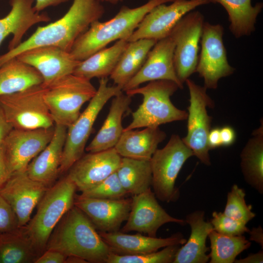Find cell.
<instances>
[{"instance_id": "1", "label": "cell", "mask_w": 263, "mask_h": 263, "mask_svg": "<svg viewBox=\"0 0 263 263\" xmlns=\"http://www.w3.org/2000/svg\"><path fill=\"white\" fill-rule=\"evenodd\" d=\"M104 13V6L97 0H74L62 17L38 27L28 38L0 55V67L20 53L37 47L52 45L70 52L75 40Z\"/></svg>"}, {"instance_id": "2", "label": "cell", "mask_w": 263, "mask_h": 263, "mask_svg": "<svg viewBox=\"0 0 263 263\" xmlns=\"http://www.w3.org/2000/svg\"><path fill=\"white\" fill-rule=\"evenodd\" d=\"M87 215L75 205L51 234L46 249L76 256L87 263H106L112 252Z\"/></svg>"}, {"instance_id": "3", "label": "cell", "mask_w": 263, "mask_h": 263, "mask_svg": "<svg viewBox=\"0 0 263 263\" xmlns=\"http://www.w3.org/2000/svg\"><path fill=\"white\" fill-rule=\"evenodd\" d=\"M174 0H149L135 7H121L117 14L109 20L93 22L74 43L70 53L81 61L113 41L128 40L145 15L153 7Z\"/></svg>"}, {"instance_id": "4", "label": "cell", "mask_w": 263, "mask_h": 263, "mask_svg": "<svg viewBox=\"0 0 263 263\" xmlns=\"http://www.w3.org/2000/svg\"><path fill=\"white\" fill-rule=\"evenodd\" d=\"M180 89L174 82L169 80L150 81L147 85L128 90L130 96L141 94L142 103L132 113V121L123 131L139 128L159 127L161 125L186 120L188 113L176 107L170 100Z\"/></svg>"}, {"instance_id": "5", "label": "cell", "mask_w": 263, "mask_h": 263, "mask_svg": "<svg viewBox=\"0 0 263 263\" xmlns=\"http://www.w3.org/2000/svg\"><path fill=\"white\" fill-rule=\"evenodd\" d=\"M76 189L75 184L67 176L49 187L38 204L36 214L24 226L40 253L46 248L57 224L74 206Z\"/></svg>"}, {"instance_id": "6", "label": "cell", "mask_w": 263, "mask_h": 263, "mask_svg": "<svg viewBox=\"0 0 263 263\" xmlns=\"http://www.w3.org/2000/svg\"><path fill=\"white\" fill-rule=\"evenodd\" d=\"M96 90L90 80L73 74L45 88L44 98L54 123L68 128L77 118L83 105L94 97Z\"/></svg>"}, {"instance_id": "7", "label": "cell", "mask_w": 263, "mask_h": 263, "mask_svg": "<svg viewBox=\"0 0 263 263\" xmlns=\"http://www.w3.org/2000/svg\"><path fill=\"white\" fill-rule=\"evenodd\" d=\"M107 77L100 78L99 86L85 110L67 128L59 173L65 172L83 154L94 122L107 101L122 93L117 85L108 86Z\"/></svg>"}, {"instance_id": "8", "label": "cell", "mask_w": 263, "mask_h": 263, "mask_svg": "<svg viewBox=\"0 0 263 263\" xmlns=\"http://www.w3.org/2000/svg\"><path fill=\"white\" fill-rule=\"evenodd\" d=\"M193 155L192 150L177 134H172L164 148L155 150L150 161L151 186L156 198L167 203L178 199L177 177L185 162Z\"/></svg>"}, {"instance_id": "9", "label": "cell", "mask_w": 263, "mask_h": 263, "mask_svg": "<svg viewBox=\"0 0 263 263\" xmlns=\"http://www.w3.org/2000/svg\"><path fill=\"white\" fill-rule=\"evenodd\" d=\"M42 84L15 93L0 95V106L13 129L34 130L54 127L45 102Z\"/></svg>"}, {"instance_id": "10", "label": "cell", "mask_w": 263, "mask_h": 263, "mask_svg": "<svg viewBox=\"0 0 263 263\" xmlns=\"http://www.w3.org/2000/svg\"><path fill=\"white\" fill-rule=\"evenodd\" d=\"M189 93V106L188 108L187 134L182 138L202 163L210 166L208 136L211 130L212 118L207 108H213V101L208 95L207 89L195 83L189 78L186 80Z\"/></svg>"}, {"instance_id": "11", "label": "cell", "mask_w": 263, "mask_h": 263, "mask_svg": "<svg viewBox=\"0 0 263 263\" xmlns=\"http://www.w3.org/2000/svg\"><path fill=\"white\" fill-rule=\"evenodd\" d=\"M204 22L202 13L190 11L177 23L169 35L174 44L173 61L175 72L182 84L196 72Z\"/></svg>"}, {"instance_id": "12", "label": "cell", "mask_w": 263, "mask_h": 263, "mask_svg": "<svg viewBox=\"0 0 263 263\" xmlns=\"http://www.w3.org/2000/svg\"><path fill=\"white\" fill-rule=\"evenodd\" d=\"M224 33L222 25L204 22L196 72L203 78L204 86L207 89H216L221 78L231 75L235 71L228 61Z\"/></svg>"}, {"instance_id": "13", "label": "cell", "mask_w": 263, "mask_h": 263, "mask_svg": "<svg viewBox=\"0 0 263 263\" xmlns=\"http://www.w3.org/2000/svg\"><path fill=\"white\" fill-rule=\"evenodd\" d=\"M210 3L209 0H174L169 5H158L145 15L127 41L162 39L169 35L185 15L198 6Z\"/></svg>"}, {"instance_id": "14", "label": "cell", "mask_w": 263, "mask_h": 263, "mask_svg": "<svg viewBox=\"0 0 263 263\" xmlns=\"http://www.w3.org/2000/svg\"><path fill=\"white\" fill-rule=\"evenodd\" d=\"M54 126L34 130L12 129L2 143L12 173L26 170L30 162L48 144Z\"/></svg>"}, {"instance_id": "15", "label": "cell", "mask_w": 263, "mask_h": 263, "mask_svg": "<svg viewBox=\"0 0 263 263\" xmlns=\"http://www.w3.org/2000/svg\"><path fill=\"white\" fill-rule=\"evenodd\" d=\"M126 223L121 229L124 233L136 231L156 237L163 225L174 223L185 225V220L170 215L158 203L153 191L149 188L132 196L130 211Z\"/></svg>"}, {"instance_id": "16", "label": "cell", "mask_w": 263, "mask_h": 263, "mask_svg": "<svg viewBox=\"0 0 263 263\" xmlns=\"http://www.w3.org/2000/svg\"><path fill=\"white\" fill-rule=\"evenodd\" d=\"M49 187L31 179L26 170L14 172L0 190V195L15 212L19 227L30 220L33 210Z\"/></svg>"}, {"instance_id": "17", "label": "cell", "mask_w": 263, "mask_h": 263, "mask_svg": "<svg viewBox=\"0 0 263 263\" xmlns=\"http://www.w3.org/2000/svg\"><path fill=\"white\" fill-rule=\"evenodd\" d=\"M16 57L40 73L43 78L42 85L45 88L62 77L73 74L80 62L70 52L52 45L30 49Z\"/></svg>"}, {"instance_id": "18", "label": "cell", "mask_w": 263, "mask_h": 263, "mask_svg": "<svg viewBox=\"0 0 263 263\" xmlns=\"http://www.w3.org/2000/svg\"><path fill=\"white\" fill-rule=\"evenodd\" d=\"M121 156L114 148L83 154L68 170L67 175L76 189L83 192L103 181L115 172Z\"/></svg>"}, {"instance_id": "19", "label": "cell", "mask_w": 263, "mask_h": 263, "mask_svg": "<svg viewBox=\"0 0 263 263\" xmlns=\"http://www.w3.org/2000/svg\"><path fill=\"white\" fill-rule=\"evenodd\" d=\"M174 44L169 36L157 41L149 52L141 69L122 91L126 92L146 82L157 80L172 81L180 89H183V84L178 78L174 68Z\"/></svg>"}, {"instance_id": "20", "label": "cell", "mask_w": 263, "mask_h": 263, "mask_svg": "<svg viewBox=\"0 0 263 263\" xmlns=\"http://www.w3.org/2000/svg\"><path fill=\"white\" fill-rule=\"evenodd\" d=\"M132 198L101 199L75 196L74 205L83 211L101 232L119 231L130 211Z\"/></svg>"}, {"instance_id": "21", "label": "cell", "mask_w": 263, "mask_h": 263, "mask_svg": "<svg viewBox=\"0 0 263 263\" xmlns=\"http://www.w3.org/2000/svg\"><path fill=\"white\" fill-rule=\"evenodd\" d=\"M99 234L112 252L119 255H138L158 251L165 247L182 245L187 240L181 233L167 238H157L141 234H129L119 231Z\"/></svg>"}, {"instance_id": "22", "label": "cell", "mask_w": 263, "mask_h": 263, "mask_svg": "<svg viewBox=\"0 0 263 263\" xmlns=\"http://www.w3.org/2000/svg\"><path fill=\"white\" fill-rule=\"evenodd\" d=\"M11 9L4 18L0 19V45L9 35L13 38L8 45L11 50L22 42L26 32L34 25L50 20L46 13L36 11L33 6L34 0H10Z\"/></svg>"}, {"instance_id": "23", "label": "cell", "mask_w": 263, "mask_h": 263, "mask_svg": "<svg viewBox=\"0 0 263 263\" xmlns=\"http://www.w3.org/2000/svg\"><path fill=\"white\" fill-rule=\"evenodd\" d=\"M67 130L66 127L55 124L51 140L27 166L26 172L31 179L48 187L56 180L59 173Z\"/></svg>"}, {"instance_id": "24", "label": "cell", "mask_w": 263, "mask_h": 263, "mask_svg": "<svg viewBox=\"0 0 263 263\" xmlns=\"http://www.w3.org/2000/svg\"><path fill=\"white\" fill-rule=\"evenodd\" d=\"M186 224L190 227V234L186 242L180 246L173 263H206L209 260L207 239L213 229L210 222L205 220V212L196 210L187 215Z\"/></svg>"}, {"instance_id": "25", "label": "cell", "mask_w": 263, "mask_h": 263, "mask_svg": "<svg viewBox=\"0 0 263 263\" xmlns=\"http://www.w3.org/2000/svg\"><path fill=\"white\" fill-rule=\"evenodd\" d=\"M166 136V133L159 127L125 131L114 148L122 157L150 160L158 145Z\"/></svg>"}, {"instance_id": "26", "label": "cell", "mask_w": 263, "mask_h": 263, "mask_svg": "<svg viewBox=\"0 0 263 263\" xmlns=\"http://www.w3.org/2000/svg\"><path fill=\"white\" fill-rule=\"evenodd\" d=\"M132 96L123 93L113 97L108 114L98 132L86 147V150L95 152L115 147L120 139L124 128L122 118L128 111Z\"/></svg>"}, {"instance_id": "27", "label": "cell", "mask_w": 263, "mask_h": 263, "mask_svg": "<svg viewBox=\"0 0 263 263\" xmlns=\"http://www.w3.org/2000/svg\"><path fill=\"white\" fill-rule=\"evenodd\" d=\"M255 130L241 154V168L246 183L263 193V124Z\"/></svg>"}, {"instance_id": "28", "label": "cell", "mask_w": 263, "mask_h": 263, "mask_svg": "<svg viewBox=\"0 0 263 263\" xmlns=\"http://www.w3.org/2000/svg\"><path fill=\"white\" fill-rule=\"evenodd\" d=\"M128 43L126 40H118L111 47L98 51L80 61L73 74L89 80L110 76Z\"/></svg>"}, {"instance_id": "29", "label": "cell", "mask_w": 263, "mask_h": 263, "mask_svg": "<svg viewBox=\"0 0 263 263\" xmlns=\"http://www.w3.org/2000/svg\"><path fill=\"white\" fill-rule=\"evenodd\" d=\"M43 78L34 67L15 57L0 67V95L41 84Z\"/></svg>"}, {"instance_id": "30", "label": "cell", "mask_w": 263, "mask_h": 263, "mask_svg": "<svg viewBox=\"0 0 263 263\" xmlns=\"http://www.w3.org/2000/svg\"><path fill=\"white\" fill-rule=\"evenodd\" d=\"M210 3L221 4L227 12L229 29L236 38L249 36L255 30L257 17L263 8V3L251 4V0H209Z\"/></svg>"}, {"instance_id": "31", "label": "cell", "mask_w": 263, "mask_h": 263, "mask_svg": "<svg viewBox=\"0 0 263 263\" xmlns=\"http://www.w3.org/2000/svg\"><path fill=\"white\" fill-rule=\"evenodd\" d=\"M156 42L151 39H140L129 42L110 75L114 85L123 89L141 69L149 52Z\"/></svg>"}, {"instance_id": "32", "label": "cell", "mask_w": 263, "mask_h": 263, "mask_svg": "<svg viewBox=\"0 0 263 263\" xmlns=\"http://www.w3.org/2000/svg\"><path fill=\"white\" fill-rule=\"evenodd\" d=\"M39 254L24 226L0 233V263H35Z\"/></svg>"}, {"instance_id": "33", "label": "cell", "mask_w": 263, "mask_h": 263, "mask_svg": "<svg viewBox=\"0 0 263 263\" xmlns=\"http://www.w3.org/2000/svg\"><path fill=\"white\" fill-rule=\"evenodd\" d=\"M116 172L128 194L133 196L141 193L151 186L152 172L150 160L121 157Z\"/></svg>"}, {"instance_id": "34", "label": "cell", "mask_w": 263, "mask_h": 263, "mask_svg": "<svg viewBox=\"0 0 263 263\" xmlns=\"http://www.w3.org/2000/svg\"><path fill=\"white\" fill-rule=\"evenodd\" d=\"M208 237L210 243V263H233L237 256L251 245L243 235L229 236L213 229Z\"/></svg>"}, {"instance_id": "35", "label": "cell", "mask_w": 263, "mask_h": 263, "mask_svg": "<svg viewBox=\"0 0 263 263\" xmlns=\"http://www.w3.org/2000/svg\"><path fill=\"white\" fill-rule=\"evenodd\" d=\"M180 246L170 245L159 251L138 255H119L111 252L106 263H173Z\"/></svg>"}, {"instance_id": "36", "label": "cell", "mask_w": 263, "mask_h": 263, "mask_svg": "<svg viewBox=\"0 0 263 263\" xmlns=\"http://www.w3.org/2000/svg\"><path fill=\"white\" fill-rule=\"evenodd\" d=\"M244 190L234 184L227 195L226 205L223 212L226 216L247 223L253 219L256 214L252 211L250 205H247L245 200Z\"/></svg>"}, {"instance_id": "37", "label": "cell", "mask_w": 263, "mask_h": 263, "mask_svg": "<svg viewBox=\"0 0 263 263\" xmlns=\"http://www.w3.org/2000/svg\"><path fill=\"white\" fill-rule=\"evenodd\" d=\"M128 194L122 187L116 171L93 188L82 192V197L115 200L125 198Z\"/></svg>"}, {"instance_id": "38", "label": "cell", "mask_w": 263, "mask_h": 263, "mask_svg": "<svg viewBox=\"0 0 263 263\" xmlns=\"http://www.w3.org/2000/svg\"><path fill=\"white\" fill-rule=\"evenodd\" d=\"M210 222L213 229L220 233L229 235L239 236L249 231L246 223L236 220L225 215L223 212L214 211Z\"/></svg>"}, {"instance_id": "39", "label": "cell", "mask_w": 263, "mask_h": 263, "mask_svg": "<svg viewBox=\"0 0 263 263\" xmlns=\"http://www.w3.org/2000/svg\"><path fill=\"white\" fill-rule=\"evenodd\" d=\"M19 228L17 216L8 203L0 195V233Z\"/></svg>"}, {"instance_id": "40", "label": "cell", "mask_w": 263, "mask_h": 263, "mask_svg": "<svg viewBox=\"0 0 263 263\" xmlns=\"http://www.w3.org/2000/svg\"><path fill=\"white\" fill-rule=\"evenodd\" d=\"M67 256L54 249H46L36 260L35 263H65Z\"/></svg>"}, {"instance_id": "41", "label": "cell", "mask_w": 263, "mask_h": 263, "mask_svg": "<svg viewBox=\"0 0 263 263\" xmlns=\"http://www.w3.org/2000/svg\"><path fill=\"white\" fill-rule=\"evenodd\" d=\"M11 175L12 173L5 155L3 143H1L0 144V190Z\"/></svg>"}, {"instance_id": "42", "label": "cell", "mask_w": 263, "mask_h": 263, "mask_svg": "<svg viewBox=\"0 0 263 263\" xmlns=\"http://www.w3.org/2000/svg\"><path fill=\"white\" fill-rule=\"evenodd\" d=\"M220 132L222 146H229L234 143L236 139V133L231 127H223L220 128Z\"/></svg>"}, {"instance_id": "43", "label": "cell", "mask_w": 263, "mask_h": 263, "mask_svg": "<svg viewBox=\"0 0 263 263\" xmlns=\"http://www.w3.org/2000/svg\"><path fill=\"white\" fill-rule=\"evenodd\" d=\"M207 140L208 145L210 150L222 146L219 128H215L210 130Z\"/></svg>"}, {"instance_id": "44", "label": "cell", "mask_w": 263, "mask_h": 263, "mask_svg": "<svg viewBox=\"0 0 263 263\" xmlns=\"http://www.w3.org/2000/svg\"><path fill=\"white\" fill-rule=\"evenodd\" d=\"M69 0H36V3L34 6V8L36 11L40 12L48 7L57 6Z\"/></svg>"}, {"instance_id": "45", "label": "cell", "mask_w": 263, "mask_h": 263, "mask_svg": "<svg viewBox=\"0 0 263 263\" xmlns=\"http://www.w3.org/2000/svg\"><path fill=\"white\" fill-rule=\"evenodd\" d=\"M12 129V126L7 121L0 106V144Z\"/></svg>"}, {"instance_id": "46", "label": "cell", "mask_w": 263, "mask_h": 263, "mask_svg": "<svg viewBox=\"0 0 263 263\" xmlns=\"http://www.w3.org/2000/svg\"><path fill=\"white\" fill-rule=\"evenodd\" d=\"M263 262V252L261 250L256 253L250 254L245 258L236 259L235 263H259Z\"/></svg>"}, {"instance_id": "47", "label": "cell", "mask_w": 263, "mask_h": 263, "mask_svg": "<svg viewBox=\"0 0 263 263\" xmlns=\"http://www.w3.org/2000/svg\"><path fill=\"white\" fill-rule=\"evenodd\" d=\"M250 235L249 239L259 244L263 249V230L261 226L253 227L248 232Z\"/></svg>"}, {"instance_id": "48", "label": "cell", "mask_w": 263, "mask_h": 263, "mask_svg": "<svg viewBox=\"0 0 263 263\" xmlns=\"http://www.w3.org/2000/svg\"><path fill=\"white\" fill-rule=\"evenodd\" d=\"M68 263H87L84 259L76 256H67L65 262Z\"/></svg>"}, {"instance_id": "49", "label": "cell", "mask_w": 263, "mask_h": 263, "mask_svg": "<svg viewBox=\"0 0 263 263\" xmlns=\"http://www.w3.org/2000/svg\"><path fill=\"white\" fill-rule=\"evenodd\" d=\"M100 2H106L113 4H116L122 1L123 0H97Z\"/></svg>"}]
</instances>
